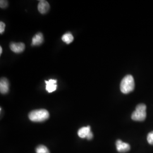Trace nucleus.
I'll return each instance as SVG.
<instances>
[{
    "instance_id": "nucleus-1",
    "label": "nucleus",
    "mask_w": 153,
    "mask_h": 153,
    "mask_svg": "<svg viewBox=\"0 0 153 153\" xmlns=\"http://www.w3.org/2000/svg\"><path fill=\"white\" fill-rule=\"evenodd\" d=\"M49 117L48 111L44 109L33 110L28 115L29 119L33 122H43L47 120Z\"/></svg>"
},
{
    "instance_id": "nucleus-2",
    "label": "nucleus",
    "mask_w": 153,
    "mask_h": 153,
    "mask_svg": "<svg viewBox=\"0 0 153 153\" xmlns=\"http://www.w3.org/2000/svg\"><path fill=\"white\" fill-rule=\"evenodd\" d=\"M134 87V81L131 75L126 76L121 82L120 90L123 94H126L133 91Z\"/></svg>"
},
{
    "instance_id": "nucleus-3",
    "label": "nucleus",
    "mask_w": 153,
    "mask_h": 153,
    "mask_svg": "<svg viewBox=\"0 0 153 153\" xmlns=\"http://www.w3.org/2000/svg\"><path fill=\"white\" fill-rule=\"evenodd\" d=\"M146 117V106L144 104H138L131 115V119L137 121H143Z\"/></svg>"
},
{
    "instance_id": "nucleus-4",
    "label": "nucleus",
    "mask_w": 153,
    "mask_h": 153,
    "mask_svg": "<svg viewBox=\"0 0 153 153\" xmlns=\"http://www.w3.org/2000/svg\"><path fill=\"white\" fill-rule=\"evenodd\" d=\"M117 150L120 153H126L130 150V145L126 142H123L120 140H118L116 142Z\"/></svg>"
},
{
    "instance_id": "nucleus-5",
    "label": "nucleus",
    "mask_w": 153,
    "mask_h": 153,
    "mask_svg": "<svg viewBox=\"0 0 153 153\" xmlns=\"http://www.w3.org/2000/svg\"><path fill=\"white\" fill-rule=\"evenodd\" d=\"M57 82V81L56 79H51L49 81H45V82L46 83V90L49 93L55 91L57 88V85L56 84Z\"/></svg>"
},
{
    "instance_id": "nucleus-6",
    "label": "nucleus",
    "mask_w": 153,
    "mask_h": 153,
    "mask_svg": "<svg viewBox=\"0 0 153 153\" xmlns=\"http://www.w3.org/2000/svg\"><path fill=\"white\" fill-rule=\"evenodd\" d=\"M10 48L13 52L16 53H19L23 52L25 49V45L23 43H11L10 45Z\"/></svg>"
},
{
    "instance_id": "nucleus-7",
    "label": "nucleus",
    "mask_w": 153,
    "mask_h": 153,
    "mask_svg": "<svg viewBox=\"0 0 153 153\" xmlns=\"http://www.w3.org/2000/svg\"><path fill=\"white\" fill-rule=\"evenodd\" d=\"M9 90V82L7 79L2 78L0 81V91L2 94H5L8 93Z\"/></svg>"
},
{
    "instance_id": "nucleus-8",
    "label": "nucleus",
    "mask_w": 153,
    "mask_h": 153,
    "mask_svg": "<svg viewBox=\"0 0 153 153\" xmlns=\"http://www.w3.org/2000/svg\"><path fill=\"white\" fill-rule=\"evenodd\" d=\"M50 6L49 3L44 0L40 1L38 6V10L41 14H45L49 11Z\"/></svg>"
},
{
    "instance_id": "nucleus-9",
    "label": "nucleus",
    "mask_w": 153,
    "mask_h": 153,
    "mask_svg": "<svg viewBox=\"0 0 153 153\" xmlns=\"http://www.w3.org/2000/svg\"><path fill=\"white\" fill-rule=\"evenodd\" d=\"M90 126H88L86 127H82L81 129H79L78 131V136L82 138H87L88 134L91 132Z\"/></svg>"
},
{
    "instance_id": "nucleus-10",
    "label": "nucleus",
    "mask_w": 153,
    "mask_h": 153,
    "mask_svg": "<svg viewBox=\"0 0 153 153\" xmlns=\"http://www.w3.org/2000/svg\"><path fill=\"white\" fill-rule=\"evenodd\" d=\"M44 41V38L43 34L39 33H36L33 37L32 40V45H39L42 44Z\"/></svg>"
},
{
    "instance_id": "nucleus-11",
    "label": "nucleus",
    "mask_w": 153,
    "mask_h": 153,
    "mask_svg": "<svg viewBox=\"0 0 153 153\" xmlns=\"http://www.w3.org/2000/svg\"><path fill=\"white\" fill-rule=\"evenodd\" d=\"M62 40L66 44H70L73 41L74 37L71 33H66L62 36Z\"/></svg>"
},
{
    "instance_id": "nucleus-12",
    "label": "nucleus",
    "mask_w": 153,
    "mask_h": 153,
    "mask_svg": "<svg viewBox=\"0 0 153 153\" xmlns=\"http://www.w3.org/2000/svg\"><path fill=\"white\" fill-rule=\"evenodd\" d=\"M36 153H50L49 150L44 145H39L36 149Z\"/></svg>"
},
{
    "instance_id": "nucleus-13",
    "label": "nucleus",
    "mask_w": 153,
    "mask_h": 153,
    "mask_svg": "<svg viewBox=\"0 0 153 153\" xmlns=\"http://www.w3.org/2000/svg\"><path fill=\"white\" fill-rule=\"evenodd\" d=\"M147 140L149 143L150 145H153V131L150 132L148 134Z\"/></svg>"
},
{
    "instance_id": "nucleus-14",
    "label": "nucleus",
    "mask_w": 153,
    "mask_h": 153,
    "mask_svg": "<svg viewBox=\"0 0 153 153\" xmlns=\"http://www.w3.org/2000/svg\"><path fill=\"white\" fill-rule=\"evenodd\" d=\"M5 24L4 22H0V33H2L5 31Z\"/></svg>"
},
{
    "instance_id": "nucleus-15",
    "label": "nucleus",
    "mask_w": 153,
    "mask_h": 153,
    "mask_svg": "<svg viewBox=\"0 0 153 153\" xmlns=\"http://www.w3.org/2000/svg\"><path fill=\"white\" fill-rule=\"evenodd\" d=\"M0 5H1V8H5L6 7H7V1L1 0L0 1Z\"/></svg>"
},
{
    "instance_id": "nucleus-16",
    "label": "nucleus",
    "mask_w": 153,
    "mask_h": 153,
    "mask_svg": "<svg viewBox=\"0 0 153 153\" xmlns=\"http://www.w3.org/2000/svg\"><path fill=\"white\" fill-rule=\"evenodd\" d=\"M93 133L91 131V132H90V133L88 134V137H87V139H88V140H91V139L93 138Z\"/></svg>"
},
{
    "instance_id": "nucleus-17",
    "label": "nucleus",
    "mask_w": 153,
    "mask_h": 153,
    "mask_svg": "<svg viewBox=\"0 0 153 153\" xmlns=\"http://www.w3.org/2000/svg\"><path fill=\"white\" fill-rule=\"evenodd\" d=\"M2 48L1 47H0V54L1 55L2 54Z\"/></svg>"
}]
</instances>
